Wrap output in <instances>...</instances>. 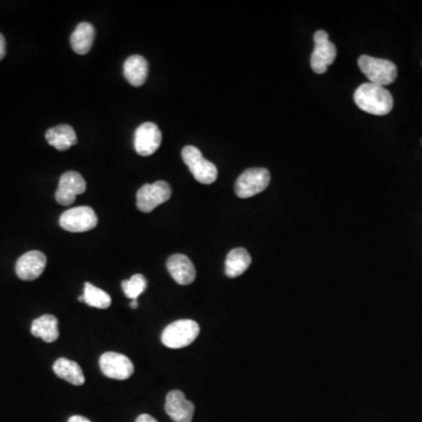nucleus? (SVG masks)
<instances>
[{"instance_id": "f257e3e1", "label": "nucleus", "mask_w": 422, "mask_h": 422, "mask_svg": "<svg viewBox=\"0 0 422 422\" xmlns=\"http://www.w3.org/2000/svg\"><path fill=\"white\" fill-rule=\"evenodd\" d=\"M354 102L360 110L366 113L384 117L391 113L393 110L392 94L385 87L378 86L374 83H362L354 93Z\"/></svg>"}, {"instance_id": "f03ea898", "label": "nucleus", "mask_w": 422, "mask_h": 422, "mask_svg": "<svg viewBox=\"0 0 422 422\" xmlns=\"http://www.w3.org/2000/svg\"><path fill=\"white\" fill-rule=\"evenodd\" d=\"M358 65L369 83L378 86H389L394 83L398 77V68L396 65L386 59L362 56L358 60Z\"/></svg>"}, {"instance_id": "7ed1b4c3", "label": "nucleus", "mask_w": 422, "mask_h": 422, "mask_svg": "<svg viewBox=\"0 0 422 422\" xmlns=\"http://www.w3.org/2000/svg\"><path fill=\"white\" fill-rule=\"evenodd\" d=\"M200 326L190 320H180L172 322L163 329L161 340L169 349H182L193 344L199 337Z\"/></svg>"}, {"instance_id": "20e7f679", "label": "nucleus", "mask_w": 422, "mask_h": 422, "mask_svg": "<svg viewBox=\"0 0 422 422\" xmlns=\"http://www.w3.org/2000/svg\"><path fill=\"white\" fill-rule=\"evenodd\" d=\"M182 159L195 177L202 184H211L217 180L218 172L213 162L203 157L201 150L196 147L186 146L182 149Z\"/></svg>"}, {"instance_id": "39448f33", "label": "nucleus", "mask_w": 422, "mask_h": 422, "mask_svg": "<svg viewBox=\"0 0 422 422\" xmlns=\"http://www.w3.org/2000/svg\"><path fill=\"white\" fill-rule=\"evenodd\" d=\"M269 183V170L265 168H250L243 172L237 179L235 191L241 199H249L264 191Z\"/></svg>"}, {"instance_id": "423d86ee", "label": "nucleus", "mask_w": 422, "mask_h": 422, "mask_svg": "<svg viewBox=\"0 0 422 422\" xmlns=\"http://www.w3.org/2000/svg\"><path fill=\"white\" fill-rule=\"evenodd\" d=\"M59 224L70 233H86L97 226V216L90 206H77L66 210L61 215Z\"/></svg>"}, {"instance_id": "0eeeda50", "label": "nucleus", "mask_w": 422, "mask_h": 422, "mask_svg": "<svg viewBox=\"0 0 422 422\" xmlns=\"http://www.w3.org/2000/svg\"><path fill=\"white\" fill-rule=\"evenodd\" d=\"M172 188L164 181H157L152 184L141 186L137 194V209L142 213H152L155 208L169 200Z\"/></svg>"}, {"instance_id": "6e6552de", "label": "nucleus", "mask_w": 422, "mask_h": 422, "mask_svg": "<svg viewBox=\"0 0 422 422\" xmlns=\"http://www.w3.org/2000/svg\"><path fill=\"white\" fill-rule=\"evenodd\" d=\"M313 41L315 50L311 56V67L315 73L324 74L329 65L336 60L337 48L334 43L329 41V34L325 31H317Z\"/></svg>"}, {"instance_id": "1a4fd4ad", "label": "nucleus", "mask_w": 422, "mask_h": 422, "mask_svg": "<svg viewBox=\"0 0 422 422\" xmlns=\"http://www.w3.org/2000/svg\"><path fill=\"white\" fill-rule=\"evenodd\" d=\"M162 133L153 122L142 123L134 135V148L141 157H150L160 148Z\"/></svg>"}, {"instance_id": "9d476101", "label": "nucleus", "mask_w": 422, "mask_h": 422, "mask_svg": "<svg viewBox=\"0 0 422 422\" xmlns=\"http://www.w3.org/2000/svg\"><path fill=\"white\" fill-rule=\"evenodd\" d=\"M100 369L105 376L115 380L128 379L134 373L132 360L117 352L103 353L100 357Z\"/></svg>"}, {"instance_id": "9b49d317", "label": "nucleus", "mask_w": 422, "mask_h": 422, "mask_svg": "<svg viewBox=\"0 0 422 422\" xmlns=\"http://www.w3.org/2000/svg\"><path fill=\"white\" fill-rule=\"evenodd\" d=\"M86 191V181L77 172H67L63 174L59 181L56 200L61 206H70L78 195Z\"/></svg>"}, {"instance_id": "f8f14e48", "label": "nucleus", "mask_w": 422, "mask_h": 422, "mask_svg": "<svg viewBox=\"0 0 422 422\" xmlns=\"http://www.w3.org/2000/svg\"><path fill=\"white\" fill-rule=\"evenodd\" d=\"M47 258L41 251H28L19 257L16 264V273L21 280H34L39 278L46 269Z\"/></svg>"}, {"instance_id": "ddd939ff", "label": "nucleus", "mask_w": 422, "mask_h": 422, "mask_svg": "<svg viewBox=\"0 0 422 422\" xmlns=\"http://www.w3.org/2000/svg\"><path fill=\"white\" fill-rule=\"evenodd\" d=\"M164 409L174 422L193 421L195 406L193 402L186 400V396L181 391L175 389L167 394Z\"/></svg>"}, {"instance_id": "4468645a", "label": "nucleus", "mask_w": 422, "mask_h": 422, "mask_svg": "<svg viewBox=\"0 0 422 422\" xmlns=\"http://www.w3.org/2000/svg\"><path fill=\"white\" fill-rule=\"evenodd\" d=\"M167 269L173 280L180 285H189L196 278V269L193 262L181 253H176L168 258Z\"/></svg>"}, {"instance_id": "2eb2a0df", "label": "nucleus", "mask_w": 422, "mask_h": 422, "mask_svg": "<svg viewBox=\"0 0 422 422\" xmlns=\"http://www.w3.org/2000/svg\"><path fill=\"white\" fill-rule=\"evenodd\" d=\"M123 75L132 86H142L148 77V61L142 56H132L125 61Z\"/></svg>"}, {"instance_id": "dca6fc26", "label": "nucleus", "mask_w": 422, "mask_h": 422, "mask_svg": "<svg viewBox=\"0 0 422 422\" xmlns=\"http://www.w3.org/2000/svg\"><path fill=\"white\" fill-rule=\"evenodd\" d=\"M45 137L51 146L60 152L70 149V147L77 144L78 142L75 130L68 125H60L51 128L47 130Z\"/></svg>"}, {"instance_id": "f3484780", "label": "nucleus", "mask_w": 422, "mask_h": 422, "mask_svg": "<svg viewBox=\"0 0 422 422\" xmlns=\"http://www.w3.org/2000/svg\"><path fill=\"white\" fill-rule=\"evenodd\" d=\"M95 28L90 23H80L70 36V46L77 54L85 56L93 46Z\"/></svg>"}, {"instance_id": "a211bd4d", "label": "nucleus", "mask_w": 422, "mask_h": 422, "mask_svg": "<svg viewBox=\"0 0 422 422\" xmlns=\"http://www.w3.org/2000/svg\"><path fill=\"white\" fill-rule=\"evenodd\" d=\"M31 333L45 342H53L59 338L58 320L52 315H43L32 322Z\"/></svg>"}, {"instance_id": "6ab92c4d", "label": "nucleus", "mask_w": 422, "mask_h": 422, "mask_svg": "<svg viewBox=\"0 0 422 422\" xmlns=\"http://www.w3.org/2000/svg\"><path fill=\"white\" fill-rule=\"evenodd\" d=\"M251 264L250 253L243 248L231 250L226 260V275L230 278H236L246 273Z\"/></svg>"}, {"instance_id": "aec40b11", "label": "nucleus", "mask_w": 422, "mask_h": 422, "mask_svg": "<svg viewBox=\"0 0 422 422\" xmlns=\"http://www.w3.org/2000/svg\"><path fill=\"white\" fill-rule=\"evenodd\" d=\"M53 371L59 378L66 380L72 385L81 386L85 384L83 369L75 362L60 358L54 362Z\"/></svg>"}, {"instance_id": "412c9836", "label": "nucleus", "mask_w": 422, "mask_h": 422, "mask_svg": "<svg viewBox=\"0 0 422 422\" xmlns=\"http://www.w3.org/2000/svg\"><path fill=\"white\" fill-rule=\"evenodd\" d=\"M83 302H86L87 305L92 306V307L105 310L110 307L112 304V298L106 291L99 289L90 283H85Z\"/></svg>"}, {"instance_id": "4be33fe9", "label": "nucleus", "mask_w": 422, "mask_h": 422, "mask_svg": "<svg viewBox=\"0 0 422 422\" xmlns=\"http://www.w3.org/2000/svg\"><path fill=\"white\" fill-rule=\"evenodd\" d=\"M121 286H122L123 292L126 295L127 298L137 300V297L140 296L141 293L146 290V277L143 275H134L133 277H130V280H123Z\"/></svg>"}, {"instance_id": "5701e85b", "label": "nucleus", "mask_w": 422, "mask_h": 422, "mask_svg": "<svg viewBox=\"0 0 422 422\" xmlns=\"http://www.w3.org/2000/svg\"><path fill=\"white\" fill-rule=\"evenodd\" d=\"M6 56V41L3 34L0 33V60H3Z\"/></svg>"}, {"instance_id": "b1692460", "label": "nucleus", "mask_w": 422, "mask_h": 422, "mask_svg": "<svg viewBox=\"0 0 422 422\" xmlns=\"http://www.w3.org/2000/svg\"><path fill=\"white\" fill-rule=\"evenodd\" d=\"M135 422H157V420L154 419L153 416L149 414H141L140 416H137Z\"/></svg>"}, {"instance_id": "393cba45", "label": "nucleus", "mask_w": 422, "mask_h": 422, "mask_svg": "<svg viewBox=\"0 0 422 422\" xmlns=\"http://www.w3.org/2000/svg\"><path fill=\"white\" fill-rule=\"evenodd\" d=\"M68 422H90V420L80 416H74L68 419Z\"/></svg>"}, {"instance_id": "a878e982", "label": "nucleus", "mask_w": 422, "mask_h": 422, "mask_svg": "<svg viewBox=\"0 0 422 422\" xmlns=\"http://www.w3.org/2000/svg\"><path fill=\"white\" fill-rule=\"evenodd\" d=\"M130 307H132V309H137V300H133V302H132V304H130Z\"/></svg>"}, {"instance_id": "bb28decb", "label": "nucleus", "mask_w": 422, "mask_h": 422, "mask_svg": "<svg viewBox=\"0 0 422 422\" xmlns=\"http://www.w3.org/2000/svg\"><path fill=\"white\" fill-rule=\"evenodd\" d=\"M78 300H79V302H83V296L79 297V298H78Z\"/></svg>"}]
</instances>
